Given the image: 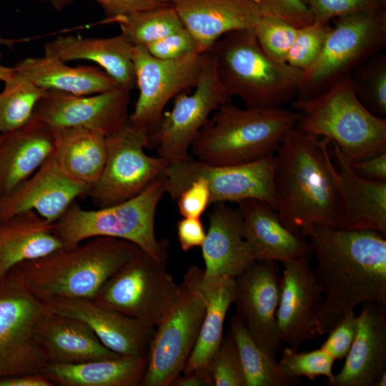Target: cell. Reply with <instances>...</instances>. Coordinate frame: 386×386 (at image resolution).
<instances>
[{
  "mask_svg": "<svg viewBox=\"0 0 386 386\" xmlns=\"http://www.w3.org/2000/svg\"><path fill=\"white\" fill-rule=\"evenodd\" d=\"M322 290L317 334H327L349 312L367 302L386 306V234L316 224L308 237Z\"/></svg>",
  "mask_w": 386,
  "mask_h": 386,
  "instance_id": "cell-1",
  "label": "cell"
},
{
  "mask_svg": "<svg viewBox=\"0 0 386 386\" xmlns=\"http://www.w3.org/2000/svg\"><path fill=\"white\" fill-rule=\"evenodd\" d=\"M330 147L328 139L295 126L275 152L277 212L287 229L305 239L316 224L337 226L338 173Z\"/></svg>",
  "mask_w": 386,
  "mask_h": 386,
  "instance_id": "cell-2",
  "label": "cell"
},
{
  "mask_svg": "<svg viewBox=\"0 0 386 386\" xmlns=\"http://www.w3.org/2000/svg\"><path fill=\"white\" fill-rule=\"evenodd\" d=\"M143 251L118 238L95 237L62 247L14 268L43 303L58 299L93 300L106 281Z\"/></svg>",
  "mask_w": 386,
  "mask_h": 386,
  "instance_id": "cell-3",
  "label": "cell"
},
{
  "mask_svg": "<svg viewBox=\"0 0 386 386\" xmlns=\"http://www.w3.org/2000/svg\"><path fill=\"white\" fill-rule=\"evenodd\" d=\"M301 114L281 107L220 106L200 130L190 150L196 159L213 165L243 164L274 154Z\"/></svg>",
  "mask_w": 386,
  "mask_h": 386,
  "instance_id": "cell-4",
  "label": "cell"
},
{
  "mask_svg": "<svg viewBox=\"0 0 386 386\" xmlns=\"http://www.w3.org/2000/svg\"><path fill=\"white\" fill-rule=\"evenodd\" d=\"M210 51L218 77L228 94L247 108L281 107L298 96L303 71L267 56L253 29L222 36Z\"/></svg>",
  "mask_w": 386,
  "mask_h": 386,
  "instance_id": "cell-5",
  "label": "cell"
},
{
  "mask_svg": "<svg viewBox=\"0 0 386 386\" xmlns=\"http://www.w3.org/2000/svg\"><path fill=\"white\" fill-rule=\"evenodd\" d=\"M165 193L164 172L139 194L117 204L89 210L74 202L54 222V233L64 248L95 237L124 239L166 264L168 242L157 239L154 231L157 209Z\"/></svg>",
  "mask_w": 386,
  "mask_h": 386,
  "instance_id": "cell-6",
  "label": "cell"
},
{
  "mask_svg": "<svg viewBox=\"0 0 386 386\" xmlns=\"http://www.w3.org/2000/svg\"><path fill=\"white\" fill-rule=\"evenodd\" d=\"M292 106L301 114L296 127L328 139L350 162L386 152V119L365 107L349 76L315 96L295 99Z\"/></svg>",
  "mask_w": 386,
  "mask_h": 386,
  "instance_id": "cell-7",
  "label": "cell"
},
{
  "mask_svg": "<svg viewBox=\"0 0 386 386\" xmlns=\"http://www.w3.org/2000/svg\"><path fill=\"white\" fill-rule=\"evenodd\" d=\"M332 21L317 59L303 71L296 99L320 94L386 45V9L357 12Z\"/></svg>",
  "mask_w": 386,
  "mask_h": 386,
  "instance_id": "cell-8",
  "label": "cell"
},
{
  "mask_svg": "<svg viewBox=\"0 0 386 386\" xmlns=\"http://www.w3.org/2000/svg\"><path fill=\"white\" fill-rule=\"evenodd\" d=\"M182 292L166 264L142 252L114 273L93 300L157 327L168 315Z\"/></svg>",
  "mask_w": 386,
  "mask_h": 386,
  "instance_id": "cell-9",
  "label": "cell"
},
{
  "mask_svg": "<svg viewBox=\"0 0 386 386\" xmlns=\"http://www.w3.org/2000/svg\"><path fill=\"white\" fill-rule=\"evenodd\" d=\"M203 56L204 53H192L178 59H160L144 46H134L132 60L139 96L127 122L146 134L147 149L156 148L157 134L168 102L196 86Z\"/></svg>",
  "mask_w": 386,
  "mask_h": 386,
  "instance_id": "cell-10",
  "label": "cell"
},
{
  "mask_svg": "<svg viewBox=\"0 0 386 386\" xmlns=\"http://www.w3.org/2000/svg\"><path fill=\"white\" fill-rule=\"evenodd\" d=\"M165 174L167 193L174 201L183 189L201 177L208 182L211 204L257 199L277 209L275 153L236 165H213L191 157L169 164Z\"/></svg>",
  "mask_w": 386,
  "mask_h": 386,
  "instance_id": "cell-11",
  "label": "cell"
},
{
  "mask_svg": "<svg viewBox=\"0 0 386 386\" xmlns=\"http://www.w3.org/2000/svg\"><path fill=\"white\" fill-rule=\"evenodd\" d=\"M105 163L88 196L97 208L119 204L142 192L165 172L169 163L162 157L147 155L148 139L128 122L106 137Z\"/></svg>",
  "mask_w": 386,
  "mask_h": 386,
  "instance_id": "cell-12",
  "label": "cell"
},
{
  "mask_svg": "<svg viewBox=\"0 0 386 386\" xmlns=\"http://www.w3.org/2000/svg\"><path fill=\"white\" fill-rule=\"evenodd\" d=\"M189 94L175 97L169 112H164L156 137L158 157L169 164L190 159L189 152L197 134L212 114L232 96L222 84L214 58L204 53L196 86Z\"/></svg>",
  "mask_w": 386,
  "mask_h": 386,
  "instance_id": "cell-13",
  "label": "cell"
},
{
  "mask_svg": "<svg viewBox=\"0 0 386 386\" xmlns=\"http://www.w3.org/2000/svg\"><path fill=\"white\" fill-rule=\"evenodd\" d=\"M44 308L14 267L0 279V379L41 372L46 362L33 331Z\"/></svg>",
  "mask_w": 386,
  "mask_h": 386,
  "instance_id": "cell-14",
  "label": "cell"
},
{
  "mask_svg": "<svg viewBox=\"0 0 386 386\" xmlns=\"http://www.w3.org/2000/svg\"><path fill=\"white\" fill-rule=\"evenodd\" d=\"M168 315L156 327L142 386H169L182 373L194 348L205 312L200 292L186 276Z\"/></svg>",
  "mask_w": 386,
  "mask_h": 386,
  "instance_id": "cell-15",
  "label": "cell"
},
{
  "mask_svg": "<svg viewBox=\"0 0 386 386\" xmlns=\"http://www.w3.org/2000/svg\"><path fill=\"white\" fill-rule=\"evenodd\" d=\"M281 294L277 262L255 260L235 277L234 315L257 345L275 357L282 345L276 313Z\"/></svg>",
  "mask_w": 386,
  "mask_h": 386,
  "instance_id": "cell-16",
  "label": "cell"
},
{
  "mask_svg": "<svg viewBox=\"0 0 386 386\" xmlns=\"http://www.w3.org/2000/svg\"><path fill=\"white\" fill-rule=\"evenodd\" d=\"M130 91L117 87L88 96L46 90L37 103L33 119L52 128H84L106 137L128 120Z\"/></svg>",
  "mask_w": 386,
  "mask_h": 386,
  "instance_id": "cell-17",
  "label": "cell"
},
{
  "mask_svg": "<svg viewBox=\"0 0 386 386\" xmlns=\"http://www.w3.org/2000/svg\"><path fill=\"white\" fill-rule=\"evenodd\" d=\"M282 264L277 326L282 343L297 350L305 341L319 336L317 322L323 295L309 259Z\"/></svg>",
  "mask_w": 386,
  "mask_h": 386,
  "instance_id": "cell-18",
  "label": "cell"
},
{
  "mask_svg": "<svg viewBox=\"0 0 386 386\" xmlns=\"http://www.w3.org/2000/svg\"><path fill=\"white\" fill-rule=\"evenodd\" d=\"M91 187L66 174L53 154L27 179L0 201V219L34 211L55 222L75 199L86 197Z\"/></svg>",
  "mask_w": 386,
  "mask_h": 386,
  "instance_id": "cell-19",
  "label": "cell"
},
{
  "mask_svg": "<svg viewBox=\"0 0 386 386\" xmlns=\"http://www.w3.org/2000/svg\"><path fill=\"white\" fill-rule=\"evenodd\" d=\"M44 305L52 311L86 323L101 342L115 353L123 357L148 358L156 327L93 300L58 299Z\"/></svg>",
  "mask_w": 386,
  "mask_h": 386,
  "instance_id": "cell-20",
  "label": "cell"
},
{
  "mask_svg": "<svg viewBox=\"0 0 386 386\" xmlns=\"http://www.w3.org/2000/svg\"><path fill=\"white\" fill-rule=\"evenodd\" d=\"M33 342L46 363L74 364L121 357L105 347L86 323L45 305L34 327Z\"/></svg>",
  "mask_w": 386,
  "mask_h": 386,
  "instance_id": "cell-21",
  "label": "cell"
},
{
  "mask_svg": "<svg viewBox=\"0 0 386 386\" xmlns=\"http://www.w3.org/2000/svg\"><path fill=\"white\" fill-rule=\"evenodd\" d=\"M172 5L202 54L229 32L254 29L262 16L259 0H174Z\"/></svg>",
  "mask_w": 386,
  "mask_h": 386,
  "instance_id": "cell-22",
  "label": "cell"
},
{
  "mask_svg": "<svg viewBox=\"0 0 386 386\" xmlns=\"http://www.w3.org/2000/svg\"><path fill=\"white\" fill-rule=\"evenodd\" d=\"M237 204L242 217V236L255 260L284 263L310 259L313 255L311 243L287 229L269 203L249 199Z\"/></svg>",
  "mask_w": 386,
  "mask_h": 386,
  "instance_id": "cell-23",
  "label": "cell"
},
{
  "mask_svg": "<svg viewBox=\"0 0 386 386\" xmlns=\"http://www.w3.org/2000/svg\"><path fill=\"white\" fill-rule=\"evenodd\" d=\"M330 147L338 166L340 215L337 228L370 229L386 234V181L360 176L335 143L330 142Z\"/></svg>",
  "mask_w": 386,
  "mask_h": 386,
  "instance_id": "cell-24",
  "label": "cell"
},
{
  "mask_svg": "<svg viewBox=\"0 0 386 386\" xmlns=\"http://www.w3.org/2000/svg\"><path fill=\"white\" fill-rule=\"evenodd\" d=\"M362 305L345 364L329 385L375 386L386 371V306L376 302Z\"/></svg>",
  "mask_w": 386,
  "mask_h": 386,
  "instance_id": "cell-25",
  "label": "cell"
},
{
  "mask_svg": "<svg viewBox=\"0 0 386 386\" xmlns=\"http://www.w3.org/2000/svg\"><path fill=\"white\" fill-rule=\"evenodd\" d=\"M208 219V230L201 246L204 275L235 278L255 261L242 236L241 213L225 203H214Z\"/></svg>",
  "mask_w": 386,
  "mask_h": 386,
  "instance_id": "cell-26",
  "label": "cell"
},
{
  "mask_svg": "<svg viewBox=\"0 0 386 386\" xmlns=\"http://www.w3.org/2000/svg\"><path fill=\"white\" fill-rule=\"evenodd\" d=\"M134 45L122 34L109 38L59 36L44 46V56L64 62L88 60L97 64L117 85L131 91L136 86L132 60Z\"/></svg>",
  "mask_w": 386,
  "mask_h": 386,
  "instance_id": "cell-27",
  "label": "cell"
},
{
  "mask_svg": "<svg viewBox=\"0 0 386 386\" xmlns=\"http://www.w3.org/2000/svg\"><path fill=\"white\" fill-rule=\"evenodd\" d=\"M54 129L33 119L0 133V201L30 177L53 154Z\"/></svg>",
  "mask_w": 386,
  "mask_h": 386,
  "instance_id": "cell-28",
  "label": "cell"
},
{
  "mask_svg": "<svg viewBox=\"0 0 386 386\" xmlns=\"http://www.w3.org/2000/svg\"><path fill=\"white\" fill-rule=\"evenodd\" d=\"M200 292L205 312L197 341L184 368L183 374L207 367L223 338L224 322L233 304L235 278L229 276L205 277L203 269L192 265L186 274Z\"/></svg>",
  "mask_w": 386,
  "mask_h": 386,
  "instance_id": "cell-29",
  "label": "cell"
},
{
  "mask_svg": "<svg viewBox=\"0 0 386 386\" xmlns=\"http://www.w3.org/2000/svg\"><path fill=\"white\" fill-rule=\"evenodd\" d=\"M54 227L32 210L0 219V279L21 262L62 248Z\"/></svg>",
  "mask_w": 386,
  "mask_h": 386,
  "instance_id": "cell-30",
  "label": "cell"
},
{
  "mask_svg": "<svg viewBox=\"0 0 386 386\" xmlns=\"http://www.w3.org/2000/svg\"><path fill=\"white\" fill-rule=\"evenodd\" d=\"M14 67L16 72L45 90L88 96L119 87L99 67L69 66L66 62L44 56L26 58Z\"/></svg>",
  "mask_w": 386,
  "mask_h": 386,
  "instance_id": "cell-31",
  "label": "cell"
},
{
  "mask_svg": "<svg viewBox=\"0 0 386 386\" xmlns=\"http://www.w3.org/2000/svg\"><path fill=\"white\" fill-rule=\"evenodd\" d=\"M147 364L146 357L121 356L74 364L46 363L40 373L54 385L139 386Z\"/></svg>",
  "mask_w": 386,
  "mask_h": 386,
  "instance_id": "cell-32",
  "label": "cell"
},
{
  "mask_svg": "<svg viewBox=\"0 0 386 386\" xmlns=\"http://www.w3.org/2000/svg\"><path fill=\"white\" fill-rule=\"evenodd\" d=\"M53 155L66 174L91 187L105 163L106 136L84 128L54 129Z\"/></svg>",
  "mask_w": 386,
  "mask_h": 386,
  "instance_id": "cell-33",
  "label": "cell"
},
{
  "mask_svg": "<svg viewBox=\"0 0 386 386\" xmlns=\"http://www.w3.org/2000/svg\"><path fill=\"white\" fill-rule=\"evenodd\" d=\"M239 353L246 386H291L300 379L285 375L275 357L262 350L252 338L243 323L234 315L230 326Z\"/></svg>",
  "mask_w": 386,
  "mask_h": 386,
  "instance_id": "cell-34",
  "label": "cell"
},
{
  "mask_svg": "<svg viewBox=\"0 0 386 386\" xmlns=\"http://www.w3.org/2000/svg\"><path fill=\"white\" fill-rule=\"evenodd\" d=\"M4 84L0 93V133L14 131L28 124L37 103L46 91L16 70Z\"/></svg>",
  "mask_w": 386,
  "mask_h": 386,
  "instance_id": "cell-35",
  "label": "cell"
},
{
  "mask_svg": "<svg viewBox=\"0 0 386 386\" xmlns=\"http://www.w3.org/2000/svg\"><path fill=\"white\" fill-rule=\"evenodd\" d=\"M121 34L134 46H146L184 27L172 4L117 19Z\"/></svg>",
  "mask_w": 386,
  "mask_h": 386,
  "instance_id": "cell-36",
  "label": "cell"
},
{
  "mask_svg": "<svg viewBox=\"0 0 386 386\" xmlns=\"http://www.w3.org/2000/svg\"><path fill=\"white\" fill-rule=\"evenodd\" d=\"M360 102L373 114L386 116V53L369 58L349 76Z\"/></svg>",
  "mask_w": 386,
  "mask_h": 386,
  "instance_id": "cell-37",
  "label": "cell"
},
{
  "mask_svg": "<svg viewBox=\"0 0 386 386\" xmlns=\"http://www.w3.org/2000/svg\"><path fill=\"white\" fill-rule=\"evenodd\" d=\"M335 360L325 351L319 349L301 352L286 347L278 365L282 372L287 377L300 379L305 377L310 380L324 376L328 380V385L333 380L332 367Z\"/></svg>",
  "mask_w": 386,
  "mask_h": 386,
  "instance_id": "cell-38",
  "label": "cell"
},
{
  "mask_svg": "<svg viewBox=\"0 0 386 386\" xmlns=\"http://www.w3.org/2000/svg\"><path fill=\"white\" fill-rule=\"evenodd\" d=\"M253 31L259 46L267 56L278 62L286 63L298 28L281 19L262 15Z\"/></svg>",
  "mask_w": 386,
  "mask_h": 386,
  "instance_id": "cell-39",
  "label": "cell"
},
{
  "mask_svg": "<svg viewBox=\"0 0 386 386\" xmlns=\"http://www.w3.org/2000/svg\"><path fill=\"white\" fill-rule=\"evenodd\" d=\"M207 368L214 386H246L239 353L230 329L223 336Z\"/></svg>",
  "mask_w": 386,
  "mask_h": 386,
  "instance_id": "cell-40",
  "label": "cell"
},
{
  "mask_svg": "<svg viewBox=\"0 0 386 386\" xmlns=\"http://www.w3.org/2000/svg\"><path fill=\"white\" fill-rule=\"evenodd\" d=\"M330 28V23L317 21L298 28L286 63L302 71L308 69L317 59Z\"/></svg>",
  "mask_w": 386,
  "mask_h": 386,
  "instance_id": "cell-41",
  "label": "cell"
},
{
  "mask_svg": "<svg viewBox=\"0 0 386 386\" xmlns=\"http://www.w3.org/2000/svg\"><path fill=\"white\" fill-rule=\"evenodd\" d=\"M315 21L329 24L331 20L360 12L386 9V0H303Z\"/></svg>",
  "mask_w": 386,
  "mask_h": 386,
  "instance_id": "cell-42",
  "label": "cell"
},
{
  "mask_svg": "<svg viewBox=\"0 0 386 386\" xmlns=\"http://www.w3.org/2000/svg\"><path fill=\"white\" fill-rule=\"evenodd\" d=\"M147 51L160 59H178L192 53H200L193 35L184 27L146 46Z\"/></svg>",
  "mask_w": 386,
  "mask_h": 386,
  "instance_id": "cell-43",
  "label": "cell"
},
{
  "mask_svg": "<svg viewBox=\"0 0 386 386\" xmlns=\"http://www.w3.org/2000/svg\"><path fill=\"white\" fill-rule=\"evenodd\" d=\"M357 329V316L352 310L327 333L329 335L320 348L335 360H342L351 348Z\"/></svg>",
  "mask_w": 386,
  "mask_h": 386,
  "instance_id": "cell-44",
  "label": "cell"
},
{
  "mask_svg": "<svg viewBox=\"0 0 386 386\" xmlns=\"http://www.w3.org/2000/svg\"><path fill=\"white\" fill-rule=\"evenodd\" d=\"M262 15L281 19L292 26L301 28L312 24V12L303 0H259Z\"/></svg>",
  "mask_w": 386,
  "mask_h": 386,
  "instance_id": "cell-45",
  "label": "cell"
},
{
  "mask_svg": "<svg viewBox=\"0 0 386 386\" xmlns=\"http://www.w3.org/2000/svg\"><path fill=\"white\" fill-rule=\"evenodd\" d=\"M176 201L183 217L200 218L211 204L208 182L201 177L196 179L179 193Z\"/></svg>",
  "mask_w": 386,
  "mask_h": 386,
  "instance_id": "cell-46",
  "label": "cell"
},
{
  "mask_svg": "<svg viewBox=\"0 0 386 386\" xmlns=\"http://www.w3.org/2000/svg\"><path fill=\"white\" fill-rule=\"evenodd\" d=\"M98 3L107 16L106 22H114L117 19L137 12L164 5L155 0H91Z\"/></svg>",
  "mask_w": 386,
  "mask_h": 386,
  "instance_id": "cell-47",
  "label": "cell"
},
{
  "mask_svg": "<svg viewBox=\"0 0 386 386\" xmlns=\"http://www.w3.org/2000/svg\"><path fill=\"white\" fill-rule=\"evenodd\" d=\"M177 234L180 247L184 252L201 247L206 237L200 218L183 217L177 224Z\"/></svg>",
  "mask_w": 386,
  "mask_h": 386,
  "instance_id": "cell-48",
  "label": "cell"
},
{
  "mask_svg": "<svg viewBox=\"0 0 386 386\" xmlns=\"http://www.w3.org/2000/svg\"><path fill=\"white\" fill-rule=\"evenodd\" d=\"M350 163L360 176L375 181H386V152Z\"/></svg>",
  "mask_w": 386,
  "mask_h": 386,
  "instance_id": "cell-49",
  "label": "cell"
},
{
  "mask_svg": "<svg viewBox=\"0 0 386 386\" xmlns=\"http://www.w3.org/2000/svg\"><path fill=\"white\" fill-rule=\"evenodd\" d=\"M170 386H214V382L208 368L203 367L179 375Z\"/></svg>",
  "mask_w": 386,
  "mask_h": 386,
  "instance_id": "cell-50",
  "label": "cell"
},
{
  "mask_svg": "<svg viewBox=\"0 0 386 386\" xmlns=\"http://www.w3.org/2000/svg\"><path fill=\"white\" fill-rule=\"evenodd\" d=\"M0 386H54L41 373L19 375L0 379Z\"/></svg>",
  "mask_w": 386,
  "mask_h": 386,
  "instance_id": "cell-51",
  "label": "cell"
},
{
  "mask_svg": "<svg viewBox=\"0 0 386 386\" xmlns=\"http://www.w3.org/2000/svg\"><path fill=\"white\" fill-rule=\"evenodd\" d=\"M1 55L0 53V81L4 82L9 80L15 73L14 67H8L1 63Z\"/></svg>",
  "mask_w": 386,
  "mask_h": 386,
  "instance_id": "cell-52",
  "label": "cell"
},
{
  "mask_svg": "<svg viewBox=\"0 0 386 386\" xmlns=\"http://www.w3.org/2000/svg\"><path fill=\"white\" fill-rule=\"evenodd\" d=\"M43 3L48 2L56 11H61L74 0H39Z\"/></svg>",
  "mask_w": 386,
  "mask_h": 386,
  "instance_id": "cell-53",
  "label": "cell"
},
{
  "mask_svg": "<svg viewBox=\"0 0 386 386\" xmlns=\"http://www.w3.org/2000/svg\"><path fill=\"white\" fill-rule=\"evenodd\" d=\"M29 40H30V39H29V38H22V39H14L4 38V37L0 36V45H4V46H9L10 48H12L13 46H14L16 44L26 42V41H28Z\"/></svg>",
  "mask_w": 386,
  "mask_h": 386,
  "instance_id": "cell-54",
  "label": "cell"
},
{
  "mask_svg": "<svg viewBox=\"0 0 386 386\" xmlns=\"http://www.w3.org/2000/svg\"><path fill=\"white\" fill-rule=\"evenodd\" d=\"M386 385V371L383 372L376 381L375 386H385Z\"/></svg>",
  "mask_w": 386,
  "mask_h": 386,
  "instance_id": "cell-55",
  "label": "cell"
},
{
  "mask_svg": "<svg viewBox=\"0 0 386 386\" xmlns=\"http://www.w3.org/2000/svg\"><path fill=\"white\" fill-rule=\"evenodd\" d=\"M165 4H172L174 0H155Z\"/></svg>",
  "mask_w": 386,
  "mask_h": 386,
  "instance_id": "cell-56",
  "label": "cell"
}]
</instances>
